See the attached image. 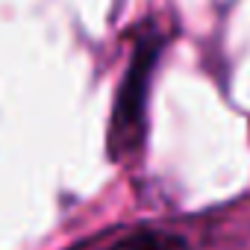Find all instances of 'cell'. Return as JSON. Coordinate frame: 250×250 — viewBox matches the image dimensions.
Wrapping results in <instances>:
<instances>
[{
  "instance_id": "cell-2",
  "label": "cell",
  "mask_w": 250,
  "mask_h": 250,
  "mask_svg": "<svg viewBox=\"0 0 250 250\" xmlns=\"http://www.w3.org/2000/svg\"><path fill=\"white\" fill-rule=\"evenodd\" d=\"M177 247H180V238H174L168 232L136 229V232H124V235L112 238L100 250H177Z\"/></svg>"
},
{
  "instance_id": "cell-1",
  "label": "cell",
  "mask_w": 250,
  "mask_h": 250,
  "mask_svg": "<svg viewBox=\"0 0 250 250\" xmlns=\"http://www.w3.org/2000/svg\"><path fill=\"white\" fill-rule=\"evenodd\" d=\"M150 62H153V50L142 47L130 65V80H127V88H124V100L118 103V112H115V145L118 139L124 136H133L136 127H139V115H142V91H145V83H147V71H150Z\"/></svg>"
}]
</instances>
